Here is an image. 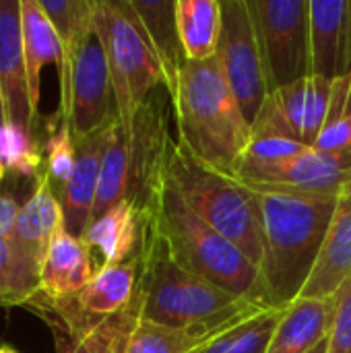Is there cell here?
<instances>
[{"mask_svg": "<svg viewBox=\"0 0 351 353\" xmlns=\"http://www.w3.org/2000/svg\"><path fill=\"white\" fill-rule=\"evenodd\" d=\"M242 184L252 192L259 209L263 234L261 275L269 304L285 308L300 298L317 265L337 196L304 194L252 182Z\"/></svg>", "mask_w": 351, "mask_h": 353, "instance_id": "cell-1", "label": "cell"}, {"mask_svg": "<svg viewBox=\"0 0 351 353\" xmlns=\"http://www.w3.org/2000/svg\"><path fill=\"white\" fill-rule=\"evenodd\" d=\"M145 215L147 225L166 242L182 269L234 296L273 308L259 267L188 207L168 172L153 188Z\"/></svg>", "mask_w": 351, "mask_h": 353, "instance_id": "cell-2", "label": "cell"}, {"mask_svg": "<svg viewBox=\"0 0 351 353\" xmlns=\"http://www.w3.org/2000/svg\"><path fill=\"white\" fill-rule=\"evenodd\" d=\"M139 254L137 298L141 302V319L145 321L178 329L219 331L269 310L182 269L172 259L166 242L149 225L145 228Z\"/></svg>", "mask_w": 351, "mask_h": 353, "instance_id": "cell-3", "label": "cell"}, {"mask_svg": "<svg viewBox=\"0 0 351 353\" xmlns=\"http://www.w3.org/2000/svg\"><path fill=\"white\" fill-rule=\"evenodd\" d=\"M170 99L178 143L203 163L230 174L248 149L250 122L228 87L217 56L186 60Z\"/></svg>", "mask_w": 351, "mask_h": 353, "instance_id": "cell-4", "label": "cell"}, {"mask_svg": "<svg viewBox=\"0 0 351 353\" xmlns=\"http://www.w3.org/2000/svg\"><path fill=\"white\" fill-rule=\"evenodd\" d=\"M166 172L188 207L236 244L261 271L263 234L252 192L234 176L197 159L178 141L170 145Z\"/></svg>", "mask_w": 351, "mask_h": 353, "instance_id": "cell-5", "label": "cell"}, {"mask_svg": "<svg viewBox=\"0 0 351 353\" xmlns=\"http://www.w3.org/2000/svg\"><path fill=\"white\" fill-rule=\"evenodd\" d=\"M95 29L108 58L118 122L130 130L147 99L166 87L163 68L130 0H95Z\"/></svg>", "mask_w": 351, "mask_h": 353, "instance_id": "cell-6", "label": "cell"}, {"mask_svg": "<svg viewBox=\"0 0 351 353\" xmlns=\"http://www.w3.org/2000/svg\"><path fill=\"white\" fill-rule=\"evenodd\" d=\"M271 93L310 70V0H248Z\"/></svg>", "mask_w": 351, "mask_h": 353, "instance_id": "cell-7", "label": "cell"}, {"mask_svg": "<svg viewBox=\"0 0 351 353\" xmlns=\"http://www.w3.org/2000/svg\"><path fill=\"white\" fill-rule=\"evenodd\" d=\"M221 12L217 60L244 118L252 124L271 95L257 27L248 0H221Z\"/></svg>", "mask_w": 351, "mask_h": 353, "instance_id": "cell-8", "label": "cell"}, {"mask_svg": "<svg viewBox=\"0 0 351 353\" xmlns=\"http://www.w3.org/2000/svg\"><path fill=\"white\" fill-rule=\"evenodd\" d=\"M25 308L50 327L56 353H126L130 333L141 316L139 298L124 312L103 321L85 316L72 298L52 300L37 294Z\"/></svg>", "mask_w": 351, "mask_h": 353, "instance_id": "cell-9", "label": "cell"}, {"mask_svg": "<svg viewBox=\"0 0 351 353\" xmlns=\"http://www.w3.org/2000/svg\"><path fill=\"white\" fill-rule=\"evenodd\" d=\"M68 120L74 141H81L118 120V108L108 68V58L97 29L85 39L70 72L68 95L58 108Z\"/></svg>", "mask_w": 351, "mask_h": 353, "instance_id": "cell-10", "label": "cell"}, {"mask_svg": "<svg viewBox=\"0 0 351 353\" xmlns=\"http://www.w3.org/2000/svg\"><path fill=\"white\" fill-rule=\"evenodd\" d=\"M230 176L242 182L296 190L304 194L339 196L351 186V151L333 153L312 147L298 157L273 163L240 159Z\"/></svg>", "mask_w": 351, "mask_h": 353, "instance_id": "cell-11", "label": "cell"}, {"mask_svg": "<svg viewBox=\"0 0 351 353\" xmlns=\"http://www.w3.org/2000/svg\"><path fill=\"white\" fill-rule=\"evenodd\" d=\"M0 87L6 122L33 132L37 112L31 101L23 54L21 0H0Z\"/></svg>", "mask_w": 351, "mask_h": 353, "instance_id": "cell-12", "label": "cell"}, {"mask_svg": "<svg viewBox=\"0 0 351 353\" xmlns=\"http://www.w3.org/2000/svg\"><path fill=\"white\" fill-rule=\"evenodd\" d=\"M310 70L329 81L351 74V0H310Z\"/></svg>", "mask_w": 351, "mask_h": 353, "instance_id": "cell-13", "label": "cell"}, {"mask_svg": "<svg viewBox=\"0 0 351 353\" xmlns=\"http://www.w3.org/2000/svg\"><path fill=\"white\" fill-rule=\"evenodd\" d=\"M112 124L81 141H74L77 143L74 168H72L70 180L66 182L60 194V205L64 213V230L74 238H83L93 219L101 161H103V153L108 147Z\"/></svg>", "mask_w": 351, "mask_h": 353, "instance_id": "cell-14", "label": "cell"}, {"mask_svg": "<svg viewBox=\"0 0 351 353\" xmlns=\"http://www.w3.org/2000/svg\"><path fill=\"white\" fill-rule=\"evenodd\" d=\"M62 230L64 213L60 199L46 172H41V176L35 178V186L29 199L19 209L12 240L19 246V250L27 256V261L41 273L46 254L54 238Z\"/></svg>", "mask_w": 351, "mask_h": 353, "instance_id": "cell-15", "label": "cell"}, {"mask_svg": "<svg viewBox=\"0 0 351 353\" xmlns=\"http://www.w3.org/2000/svg\"><path fill=\"white\" fill-rule=\"evenodd\" d=\"M351 277V186L337 196L335 213L300 298H335Z\"/></svg>", "mask_w": 351, "mask_h": 353, "instance_id": "cell-16", "label": "cell"}, {"mask_svg": "<svg viewBox=\"0 0 351 353\" xmlns=\"http://www.w3.org/2000/svg\"><path fill=\"white\" fill-rule=\"evenodd\" d=\"M145 228V211L132 201H122L108 209L101 217L91 221L83 236V242L89 246L91 252H99V267L120 265L141 252Z\"/></svg>", "mask_w": 351, "mask_h": 353, "instance_id": "cell-17", "label": "cell"}, {"mask_svg": "<svg viewBox=\"0 0 351 353\" xmlns=\"http://www.w3.org/2000/svg\"><path fill=\"white\" fill-rule=\"evenodd\" d=\"M335 298H298L281 310L267 353H310L329 339Z\"/></svg>", "mask_w": 351, "mask_h": 353, "instance_id": "cell-18", "label": "cell"}, {"mask_svg": "<svg viewBox=\"0 0 351 353\" xmlns=\"http://www.w3.org/2000/svg\"><path fill=\"white\" fill-rule=\"evenodd\" d=\"M95 271L93 252L83 238H74L62 230L46 254L39 273V294L52 300L72 298L93 279Z\"/></svg>", "mask_w": 351, "mask_h": 353, "instance_id": "cell-19", "label": "cell"}, {"mask_svg": "<svg viewBox=\"0 0 351 353\" xmlns=\"http://www.w3.org/2000/svg\"><path fill=\"white\" fill-rule=\"evenodd\" d=\"M333 93V81L317 74H308L292 85H285L271 93L279 112L288 120L294 134L308 147H314L327 118L329 101Z\"/></svg>", "mask_w": 351, "mask_h": 353, "instance_id": "cell-20", "label": "cell"}, {"mask_svg": "<svg viewBox=\"0 0 351 353\" xmlns=\"http://www.w3.org/2000/svg\"><path fill=\"white\" fill-rule=\"evenodd\" d=\"M141 275V254L134 259L99 267L93 279L72 296L74 306L93 321H103L124 312L137 298Z\"/></svg>", "mask_w": 351, "mask_h": 353, "instance_id": "cell-21", "label": "cell"}, {"mask_svg": "<svg viewBox=\"0 0 351 353\" xmlns=\"http://www.w3.org/2000/svg\"><path fill=\"white\" fill-rule=\"evenodd\" d=\"M21 33H23V54H25V68L29 79L31 101L37 112L39 105V79L43 64H56L58 72L64 64L62 43L60 37L39 6V0H21Z\"/></svg>", "mask_w": 351, "mask_h": 353, "instance_id": "cell-22", "label": "cell"}, {"mask_svg": "<svg viewBox=\"0 0 351 353\" xmlns=\"http://www.w3.org/2000/svg\"><path fill=\"white\" fill-rule=\"evenodd\" d=\"M130 4L155 48V54L163 68L166 87L172 97L178 85L180 70L186 62L176 25V0H130Z\"/></svg>", "mask_w": 351, "mask_h": 353, "instance_id": "cell-23", "label": "cell"}, {"mask_svg": "<svg viewBox=\"0 0 351 353\" xmlns=\"http://www.w3.org/2000/svg\"><path fill=\"white\" fill-rule=\"evenodd\" d=\"M39 6L52 21L64 54L62 70L58 72L60 83V103L68 95V83L72 64L85 43V39L95 29V0H39Z\"/></svg>", "mask_w": 351, "mask_h": 353, "instance_id": "cell-24", "label": "cell"}, {"mask_svg": "<svg viewBox=\"0 0 351 353\" xmlns=\"http://www.w3.org/2000/svg\"><path fill=\"white\" fill-rule=\"evenodd\" d=\"M221 0H176V25L186 60L217 56L221 37Z\"/></svg>", "mask_w": 351, "mask_h": 353, "instance_id": "cell-25", "label": "cell"}, {"mask_svg": "<svg viewBox=\"0 0 351 353\" xmlns=\"http://www.w3.org/2000/svg\"><path fill=\"white\" fill-rule=\"evenodd\" d=\"M130 184H132V165H130V143L128 134L116 120L110 130L108 147L101 161L97 199L93 207V219L101 217L114 205L130 199ZM91 219V221H93Z\"/></svg>", "mask_w": 351, "mask_h": 353, "instance_id": "cell-26", "label": "cell"}, {"mask_svg": "<svg viewBox=\"0 0 351 353\" xmlns=\"http://www.w3.org/2000/svg\"><path fill=\"white\" fill-rule=\"evenodd\" d=\"M228 329H178L151 323L139 316L130 333L126 353H201L215 337H219Z\"/></svg>", "mask_w": 351, "mask_h": 353, "instance_id": "cell-27", "label": "cell"}, {"mask_svg": "<svg viewBox=\"0 0 351 353\" xmlns=\"http://www.w3.org/2000/svg\"><path fill=\"white\" fill-rule=\"evenodd\" d=\"M39 294V271L12 236H0V306H27Z\"/></svg>", "mask_w": 351, "mask_h": 353, "instance_id": "cell-28", "label": "cell"}, {"mask_svg": "<svg viewBox=\"0 0 351 353\" xmlns=\"http://www.w3.org/2000/svg\"><path fill=\"white\" fill-rule=\"evenodd\" d=\"M283 308H269L228 329L201 353H267L271 335Z\"/></svg>", "mask_w": 351, "mask_h": 353, "instance_id": "cell-29", "label": "cell"}, {"mask_svg": "<svg viewBox=\"0 0 351 353\" xmlns=\"http://www.w3.org/2000/svg\"><path fill=\"white\" fill-rule=\"evenodd\" d=\"M314 149L333 153L351 151V74L333 81L325 126Z\"/></svg>", "mask_w": 351, "mask_h": 353, "instance_id": "cell-30", "label": "cell"}, {"mask_svg": "<svg viewBox=\"0 0 351 353\" xmlns=\"http://www.w3.org/2000/svg\"><path fill=\"white\" fill-rule=\"evenodd\" d=\"M77 159V143L70 130L68 120L62 116H54L48 122V141H46V176L50 178L58 199L70 180L72 168Z\"/></svg>", "mask_w": 351, "mask_h": 353, "instance_id": "cell-31", "label": "cell"}, {"mask_svg": "<svg viewBox=\"0 0 351 353\" xmlns=\"http://www.w3.org/2000/svg\"><path fill=\"white\" fill-rule=\"evenodd\" d=\"M0 161L6 172L39 178L46 170L43 153L31 132L6 122L0 126Z\"/></svg>", "mask_w": 351, "mask_h": 353, "instance_id": "cell-32", "label": "cell"}, {"mask_svg": "<svg viewBox=\"0 0 351 353\" xmlns=\"http://www.w3.org/2000/svg\"><path fill=\"white\" fill-rule=\"evenodd\" d=\"M325 353H351V277L335 294V319Z\"/></svg>", "mask_w": 351, "mask_h": 353, "instance_id": "cell-33", "label": "cell"}, {"mask_svg": "<svg viewBox=\"0 0 351 353\" xmlns=\"http://www.w3.org/2000/svg\"><path fill=\"white\" fill-rule=\"evenodd\" d=\"M19 209H21V205L14 201L12 194L0 192V236H12L14 234Z\"/></svg>", "mask_w": 351, "mask_h": 353, "instance_id": "cell-34", "label": "cell"}, {"mask_svg": "<svg viewBox=\"0 0 351 353\" xmlns=\"http://www.w3.org/2000/svg\"><path fill=\"white\" fill-rule=\"evenodd\" d=\"M6 124V108H4V95H2V87H0V126Z\"/></svg>", "mask_w": 351, "mask_h": 353, "instance_id": "cell-35", "label": "cell"}, {"mask_svg": "<svg viewBox=\"0 0 351 353\" xmlns=\"http://www.w3.org/2000/svg\"><path fill=\"white\" fill-rule=\"evenodd\" d=\"M0 353H19L17 350H12L10 345H0Z\"/></svg>", "mask_w": 351, "mask_h": 353, "instance_id": "cell-36", "label": "cell"}, {"mask_svg": "<svg viewBox=\"0 0 351 353\" xmlns=\"http://www.w3.org/2000/svg\"><path fill=\"white\" fill-rule=\"evenodd\" d=\"M325 352H327V341H325V343H321V345H319L317 350H312L310 353H325Z\"/></svg>", "mask_w": 351, "mask_h": 353, "instance_id": "cell-37", "label": "cell"}, {"mask_svg": "<svg viewBox=\"0 0 351 353\" xmlns=\"http://www.w3.org/2000/svg\"><path fill=\"white\" fill-rule=\"evenodd\" d=\"M4 174H6V170H4V165H2V161H0V182H2V178H4Z\"/></svg>", "mask_w": 351, "mask_h": 353, "instance_id": "cell-38", "label": "cell"}]
</instances>
